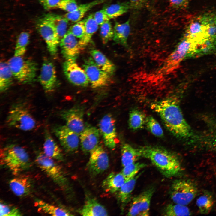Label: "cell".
Listing matches in <instances>:
<instances>
[{
    "label": "cell",
    "mask_w": 216,
    "mask_h": 216,
    "mask_svg": "<svg viewBox=\"0 0 216 216\" xmlns=\"http://www.w3.org/2000/svg\"><path fill=\"white\" fill-rule=\"evenodd\" d=\"M151 108L160 116L166 128L176 136L190 135V126L184 118L178 100L170 97L151 104Z\"/></svg>",
    "instance_id": "obj_1"
},
{
    "label": "cell",
    "mask_w": 216,
    "mask_h": 216,
    "mask_svg": "<svg viewBox=\"0 0 216 216\" xmlns=\"http://www.w3.org/2000/svg\"><path fill=\"white\" fill-rule=\"evenodd\" d=\"M142 157L148 159L165 177L177 175L181 170L177 156L173 152L158 146H146L138 148Z\"/></svg>",
    "instance_id": "obj_2"
},
{
    "label": "cell",
    "mask_w": 216,
    "mask_h": 216,
    "mask_svg": "<svg viewBox=\"0 0 216 216\" xmlns=\"http://www.w3.org/2000/svg\"><path fill=\"white\" fill-rule=\"evenodd\" d=\"M197 46L196 43L184 36L162 65L155 72L154 77L159 78L166 76L177 68L183 60L195 57Z\"/></svg>",
    "instance_id": "obj_3"
},
{
    "label": "cell",
    "mask_w": 216,
    "mask_h": 216,
    "mask_svg": "<svg viewBox=\"0 0 216 216\" xmlns=\"http://www.w3.org/2000/svg\"><path fill=\"white\" fill-rule=\"evenodd\" d=\"M0 164L16 176L28 169L31 165L29 155L22 147L8 145L1 149Z\"/></svg>",
    "instance_id": "obj_4"
},
{
    "label": "cell",
    "mask_w": 216,
    "mask_h": 216,
    "mask_svg": "<svg viewBox=\"0 0 216 216\" xmlns=\"http://www.w3.org/2000/svg\"><path fill=\"white\" fill-rule=\"evenodd\" d=\"M9 126L22 130H32L35 127V119L27 106L22 103H15L10 107L6 119Z\"/></svg>",
    "instance_id": "obj_5"
},
{
    "label": "cell",
    "mask_w": 216,
    "mask_h": 216,
    "mask_svg": "<svg viewBox=\"0 0 216 216\" xmlns=\"http://www.w3.org/2000/svg\"><path fill=\"white\" fill-rule=\"evenodd\" d=\"M8 63L13 76L20 82L29 84L35 80L37 70V65L33 60L22 56H14Z\"/></svg>",
    "instance_id": "obj_6"
},
{
    "label": "cell",
    "mask_w": 216,
    "mask_h": 216,
    "mask_svg": "<svg viewBox=\"0 0 216 216\" xmlns=\"http://www.w3.org/2000/svg\"><path fill=\"white\" fill-rule=\"evenodd\" d=\"M197 190L196 185L191 181L177 179L172 184L170 195L174 203L187 206L195 198Z\"/></svg>",
    "instance_id": "obj_7"
},
{
    "label": "cell",
    "mask_w": 216,
    "mask_h": 216,
    "mask_svg": "<svg viewBox=\"0 0 216 216\" xmlns=\"http://www.w3.org/2000/svg\"><path fill=\"white\" fill-rule=\"evenodd\" d=\"M35 161L39 168L56 184L62 188H65L67 180L62 168L55 160L40 152L37 155Z\"/></svg>",
    "instance_id": "obj_8"
},
{
    "label": "cell",
    "mask_w": 216,
    "mask_h": 216,
    "mask_svg": "<svg viewBox=\"0 0 216 216\" xmlns=\"http://www.w3.org/2000/svg\"><path fill=\"white\" fill-rule=\"evenodd\" d=\"M64 150L67 152H74L78 150L80 143V135L66 125H56L52 128Z\"/></svg>",
    "instance_id": "obj_9"
},
{
    "label": "cell",
    "mask_w": 216,
    "mask_h": 216,
    "mask_svg": "<svg viewBox=\"0 0 216 216\" xmlns=\"http://www.w3.org/2000/svg\"><path fill=\"white\" fill-rule=\"evenodd\" d=\"M36 26L46 44L49 52L52 56H56L60 40L55 28L43 17L38 20Z\"/></svg>",
    "instance_id": "obj_10"
},
{
    "label": "cell",
    "mask_w": 216,
    "mask_h": 216,
    "mask_svg": "<svg viewBox=\"0 0 216 216\" xmlns=\"http://www.w3.org/2000/svg\"><path fill=\"white\" fill-rule=\"evenodd\" d=\"M84 111L83 106L76 105L60 112V116L65 121L66 125L79 135L85 127L84 121Z\"/></svg>",
    "instance_id": "obj_11"
},
{
    "label": "cell",
    "mask_w": 216,
    "mask_h": 216,
    "mask_svg": "<svg viewBox=\"0 0 216 216\" xmlns=\"http://www.w3.org/2000/svg\"><path fill=\"white\" fill-rule=\"evenodd\" d=\"M83 67L93 88L105 86L110 83V75L99 68L92 57L85 61Z\"/></svg>",
    "instance_id": "obj_12"
},
{
    "label": "cell",
    "mask_w": 216,
    "mask_h": 216,
    "mask_svg": "<svg viewBox=\"0 0 216 216\" xmlns=\"http://www.w3.org/2000/svg\"><path fill=\"white\" fill-rule=\"evenodd\" d=\"M154 191V188H151L134 198L127 215H149L151 202Z\"/></svg>",
    "instance_id": "obj_13"
},
{
    "label": "cell",
    "mask_w": 216,
    "mask_h": 216,
    "mask_svg": "<svg viewBox=\"0 0 216 216\" xmlns=\"http://www.w3.org/2000/svg\"><path fill=\"white\" fill-rule=\"evenodd\" d=\"M99 130L105 145L111 149L117 144V134L116 121L112 115L108 113L101 119L99 124Z\"/></svg>",
    "instance_id": "obj_14"
},
{
    "label": "cell",
    "mask_w": 216,
    "mask_h": 216,
    "mask_svg": "<svg viewBox=\"0 0 216 216\" xmlns=\"http://www.w3.org/2000/svg\"><path fill=\"white\" fill-rule=\"evenodd\" d=\"M108 156L103 148L98 146L90 153L87 168L92 175L96 176L106 170L109 167Z\"/></svg>",
    "instance_id": "obj_15"
},
{
    "label": "cell",
    "mask_w": 216,
    "mask_h": 216,
    "mask_svg": "<svg viewBox=\"0 0 216 216\" xmlns=\"http://www.w3.org/2000/svg\"><path fill=\"white\" fill-rule=\"evenodd\" d=\"M73 59L66 60L63 64L64 74L68 80L73 84L85 87L89 82L84 69L80 67Z\"/></svg>",
    "instance_id": "obj_16"
},
{
    "label": "cell",
    "mask_w": 216,
    "mask_h": 216,
    "mask_svg": "<svg viewBox=\"0 0 216 216\" xmlns=\"http://www.w3.org/2000/svg\"><path fill=\"white\" fill-rule=\"evenodd\" d=\"M39 80L46 93L52 92L57 86L58 80L56 68L50 61L47 59L44 60Z\"/></svg>",
    "instance_id": "obj_17"
},
{
    "label": "cell",
    "mask_w": 216,
    "mask_h": 216,
    "mask_svg": "<svg viewBox=\"0 0 216 216\" xmlns=\"http://www.w3.org/2000/svg\"><path fill=\"white\" fill-rule=\"evenodd\" d=\"M100 133L96 127L85 124L84 130L80 135V143L84 153H90L98 146Z\"/></svg>",
    "instance_id": "obj_18"
},
{
    "label": "cell",
    "mask_w": 216,
    "mask_h": 216,
    "mask_svg": "<svg viewBox=\"0 0 216 216\" xmlns=\"http://www.w3.org/2000/svg\"><path fill=\"white\" fill-rule=\"evenodd\" d=\"M59 44L62 53L66 60H76L82 50L79 41L69 29L61 40Z\"/></svg>",
    "instance_id": "obj_19"
},
{
    "label": "cell",
    "mask_w": 216,
    "mask_h": 216,
    "mask_svg": "<svg viewBox=\"0 0 216 216\" xmlns=\"http://www.w3.org/2000/svg\"><path fill=\"white\" fill-rule=\"evenodd\" d=\"M9 186L12 191L17 196L24 197L28 195L32 190L33 184L31 178L26 175H20L11 179Z\"/></svg>",
    "instance_id": "obj_20"
},
{
    "label": "cell",
    "mask_w": 216,
    "mask_h": 216,
    "mask_svg": "<svg viewBox=\"0 0 216 216\" xmlns=\"http://www.w3.org/2000/svg\"><path fill=\"white\" fill-rule=\"evenodd\" d=\"M207 31V25L201 18L188 25L184 36L199 45L208 39Z\"/></svg>",
    "instance_id": "obj_21"
},
{
    "label": "cell",
    "mask_w": 216,
    "mask_h": 216,
    "mask_svg": "<svg viewBox=\"0 0 216 216\" xmlns=\"http://www.w3.org/2000/svg\"><path fill=\"white\" fill-rule=\"evenodd\" d=\"M44 153L54 160H62L63 156L62 150L46 128L44 130Z\"/></svg>",
    "instance_id": "obj_22"
},
{
    "label": "cell",
    "mask_w": 216,
    "mask_h": 216,
    "mask_svg": "<svg viewBox=\"0 0 216 216\" xmlns=\"http://www.w3.org/2000/svg\"><path fill=\"white\" fill-rule=\"evenodd\" d=\"M81 215L88 216H107L105 208L94 198L87 197L84 204L79 211Z\"/></svg>",
    "instance_id": "obj_23"
},
{
    "label": "cell",
    "mask_w": 216,
    "mask_h": 216,
    "mask_svg": "<svg viewBox=\"0 0 216 216\" xmlns=\"http://www.w3.org/2000/svg\"><path fill=\"white\" fill-rule=\"evenodd\" d=\"M140 175V174H137L127 180L118 190L117 196L118 200L121 204L122 210L129 202L136 181Z\"/></svg>",
    "instance_id": "obj_24"
},
{
    "label": "cell",
    "mask_w": 216,
    "mask_h": 216,
    "mask_svg": "<svg viewBox=\"0 0 216 216\" xmlns=\"http://www.w3.org/2000/svg\"><path fill=\"white\" fill-rule=\"evenodd\" d=\"M126 181L121 172H112L103 181L102 186L106 191L114 193L118 191Z\"/></svg>",
    "instance_id": "obj_25"
},
{
    "label": "cell",
    "mask_w": 216,
    "mask_h": 216,
    "mask_svg": "<svg viewBox=\"0 0 216 216\" xmlns=\"http://www.w3.org/2000/svg\"><path fill=\"white\" fill-rule=\"evenodd\" d=\"M106 0H94L91 2L81 4L73 12L67 13L64 16L69 21L76 22L83 18L86 14L95 6L104 3Z\"/></svg>",
    "instance_id": "obj_26"
},
{
    "label": "cell",
    "mask_w": 216,
    "mask_h": 216,
    "mask_svg": "<svg viewBox=\"0 0 216 216\" xmlns=\"http://www.w3.org/2000/svg\"><path fill=\"white\" fill-rule=\"evenodd\" d=\"M130 21L120 23L116 22L113 27V40L116 43L128 48L127 41L130 30Z\"/></svg>",
    "instance_id": "obj_27"
},
{
    "label": "cell",
    "mask_w": 216,
    "mask_h": 216,
    "mask_svg": "<svg viewBox=\"0 0 216 216\" xmlns=\"http://www.w3.org/2000/svg\"><path fill=\"white\" fill-rule=\"evenodd\" d=\"M43 17L55 27L61 40L68 31L69 21L64 16L53 13L45 14Z\"/></svg>",
    "instance_id": "obj_28"
},
{
    "label": "cell",
    "mask_w": 216,
    "mask_h": 216,
    "mask_svg": "<svg viewBox=\"0 0 216 216\" xmlns=\"http://www.w3.org/2000/svg\"><path fill=\"white\" fill-rule=\"evenodd\" d=\"M121 152L122 164L123 167L136 162L142 157L138 148H135L126 143L122 145Z\"/></svg>",
    "instance_id": "obj_29"
},
{
    "label": "cell",
    "mask_w": 216,
    "mask_h": 216,
    "mask_svg": "<svg viewBox=\"0 0 216 216\" xmlns=\"http://www.w3.org/2000/svg\"><path fill=\"white\" fill-rule=\"evenodd\" d=\"M94 62L101 70L110 75L115 72V65L100 51L94 49L90 52Z\"/></svg>",
    "instance_id": "obj_30"
},
{
    "label": "cell",
    "mask_w": 216,
    "mask_h": 216,
    "mask_svg": "<svg viewBox=\"0 0 216 216\" xmlns=\"http://www.w3.org/2000/svg\"><path fill=\"white\" fill-rule=\"evenodd\" d=\"M147 117L145 113L140 109L134 108L129 112L128 126L131 130H136L142 128L145 125Z\"/></svg>",
    "instance_id": "obj_31"
},
{
    "label": "cell",
    "mask_w": 216,
    "mask_h": 216,
    "mask_svg": "<svg viewBox=\"0 0 216 216\" xmlns=\"http://www.w3.org/2000/svg\"><path fill=\"white\" fill-rule=\"evenodd\" d=\"M85 25L84 35L79 40V44L82 48L90 42L94 34L98 30L99 25L94 20L93 14H91L85 19Z\"/></svg>",
    "instance_id": "obj_32"
},
{
    "label": "cell",
    "mask_w": 216,
    "mask_h": 216,
    "mask_svg": "<svg viewBox=\"0 0 216 216\" xmlns=\"http://www.w3.org/2000/svg\"><path fill=\"white\" fill-rule=\"evenodd\" d=\"M13 75L8 62H1L0 64V90L3 92L11 85Z\"/></svg>",
    "instance_id": "obj_33"
},
{
    "label": "cell",
    "mask_w": 216,
    "mask_h": 216,
    "mask_svg": "<svg viewBox=\"0 0 216 216\" xmlns=\"http://www.w3.org/2000/svg\"><path fill=\"white\" fill-rule=\"evenodd\" d=\"M35 205L39 210L53 216H72V214L67 210L49 204L41 200H38Z\"/></svg>",
    "instance_id": "obj_34"
},
{
    "label": "cell",
    "mask_w": 216,
    "mask_h": 216,
    "mask_svg": "<svg viewBox=\"0 0 216 216\" xmlns=\"http://www.w3.org/2000/svg\"><path fill=\"white\" fill-rule=\"evenodd\" d=\"M131 8L130 2H124L113 4L104 8L110 19H114L127 12Z\"/></svg>",
    "instance_id": "obj_35"
},
{
    "label": "cell",
    "mask_w": 216,
    "mask_h": 216,
    "mask_svg": "<svg viewBox=\"0 0 216 216\" xmlns=\"http://www.w3.org/2000/svg\"><path fill=\"white\" fill-rule=\"evenodd\" d=\"M196 203L201 214H207L211 211L213 206V198L210 193L206 192L198 198Z\"/></svg>",
    "instance_id": "obj_36"
},
{
    "label": "cell",
    "mask_w": 216,
    "mask_h": 216,
    "mask_svg": "<svg viewBox=\"0 0 216 216\" xmlns=\"http://www.w3.org/2000/svg\"><path fill=\"white\" fill-rule=\"evenodd\" d=\"M191 214L189 208L186 206L174 203L168 205L164 212V215L168 216H189Z\"/></svg>",
    "instance_id": "obj_37"
},
{
    "label": "cell",
    "mask_w": 216,
    "mask_h": 216,
    "mask_svg": "<svg viewBox=\"0 0 216 216\" xmlns=\"http://www.w3.org/2000/svg\"><path fill=\"white\" fill-rule=\"evenodd\" d=\"M29 34L27 32H21L19 35L15 49L14 56H22L25 53L29 43Z\"/></svg>",
    "instance_id": "obj_38"
},
{
    "label": "cell",
    "mask_w": 216,
    "mask_h": 216,
    "mask_svg": "<svg viewBox=\"0 0 216 216\" xmlns=\"http://www.w3.org/2000/svg\"><path fill=\"white\" fill-rule=\"evenodd\" d=\"M146 166V164L136 162L123 167L121 172L127 180L136 176L140 170Z\"/></svg>",
    "instance_id": "obj_39"
},
{
    "label": "cell",
    "mask_w": 216,
    "mask_h": 216,
    "mask_svg": "<svg viewBox=\"0 0 216 216\" xmlns=\"http://www.w3.org/2000/svg\"><path fill=\"white\" fill-rule=\"evenodd\" d=\"M145 125L148 130L155 136L159 137L163 136L164 131L161 126L152 116L147 117Z\"/></svg>",
    "instance_id": "obj_40"
},
{
    "label": "cell",
    "mask_w": 216,
    "mask_h": 216,
    "mask_svg": "<svg viewBox=\"0 0 216 216\" xmlns=\"http://www.w3.org/2000/svg\"><path fill=\"white\" fill-rule=\"evenodd\" d=\"M100 31L103 44H106L113 39L114 35L113 28L110 20L100 26Z\"/></svg>",
    "instance_id": "obj_41"
},
{
    "label": "cell",
    "mask_w": 216,
    "mask_h": 216,
    "mask_svg": "<svg viewBox=\"0 0 216 216\" xmlns=\"http://www.w3.org/2000/svg\"><path fill=\"white\" fill-rule=\"evenodd\" d=\"M1 216H21L22 214L17 207L10 204L1 201L0 204Z\"/></svg>",
    "instance_id": "obj_42"
},
{
    "label": "cell",
    "mask_w": 216,
    "mask_h": 216,
    "mask_svg": "<svg viewBox=\"0 0 216 216\" xmlns=\"http://www.w3.org/2000/svg\"><path fill=\"white\" fill-rule=\"evenodd\" d=\"M85 19L80 20L71 26L69 29L76 38H82L84 35L85 31Z\"/></svg>",
    "instance_id": "obj_43"
},
{
    "label": "cell",
    "mask_w": 216,
    "mask_h": 216,
    "mask_svg": "<svg viewBox=\"0 0 216 216\" xmlns=\"http://www.w3.org/2000/svg\"><path fill=\"white\" fill-rule=\"evenodd\" d=\"M78 5L76 0H61L57 8L70 13L75 10Z\"/></svg>",
    "instance_id": "obj_44"
},
{
    "label": "cell",
    "mask_w": 216,
    "mask_h": 216,
    "mask_svg": "<svg viewBox=\"0 0 216 216\" xmlns=\"http://www.w3.org/2000/svg\"><path fill=\"white\" fill-rule=\"evenodd\" d=\"M94 18L99 25L101 26L106 22L110 20V18L106 14L104 8L93 14Z\"/></svg>",
    "instance_id": "obj_45"
},
{
    "label": "cell",
    "mask_w": 216,
    "mask_h": 216,
    "mask_svg": "<svg viewBox=\"0 0 216 216\" xmlns=\"http://www.w3.org/2000/svg\"><path fill=\"white\" fill-rule=\"evenodd\" d=\"M170 5L174 8L184 9L188 6L192 0H168Z\"/></svg>",
    "instance_id": "obj_46"
},
{
    "label": "cell",
    "mask_w": 216,
    "mask_h": 216,
    "mask_svg": "<svg viewBox=\"0 0 216 216\" xmlns=\"http://www.w3.org/2000/svg\"><path fill=\"white\" fill-rule=\"evenodd\" d=\"M61 0H38L40 4L46 10H49L56 8Z\"/></svg>",
    "instance_id": "obj_47"
},
{
    "label": "cell",
    "mask_w": 216,
    "mask_h": 216,
    "mask_svg": "<svg viewBox=\"0 0 216 216\" xmlns=\"http://www.w3.org/2000/svg\"><path fill=\"white\" fill-rule=\"evenodd\" d=\"M146 0H130L131 8L139 9L142 7Z\"/></svg>",
    "instance_id": "obj_48"
}]
</instances>
